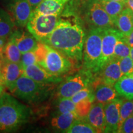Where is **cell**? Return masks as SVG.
<instances>
[{"label":"cell","instance_id":"cell-5","mask_svg":"<svg viewBox=\"0 0 133 133\" xmlns=\"http://www.w3.org/2000/svg\"><path fill=\"white\" fill-rule=\"evenodd\" d=\"M80 8H78L70 16H74L79 9L83 11V17L88 24L94 28H114L115 24L112 19L101 5L99 0H84Z\"/></svg>","mask_w":133,"mask_h":133},{"label":"cell","instance_id":"cell-13","mask_svg":"<svg viewBox=\"0 0 133 133\" xmlns=\"http://www.w3.org/2000/svg\"><path fill=\"white\" fill-rule=\"evenodd\" d=\"M24 74V70L20 63L5 61L0 72V81L8 89L12 86L17 79Z\"/></svg>","mask_w":133,"mask_h":133},{"label":"cell","instance_id":"cell-6","mask_svg":"<svg viewBox=\"0 0 133 133\" xmlns=\"http://www.w3.org/2000/svg\"><path fill=\"white\" fill-rule=\"evenodd\" d=\"M61 16L41 14L33 11L26 24V29L38 41H42L55 29Z\"/></svg>","mask_w":133,"mask_h":133},{"label":"cell","instance_id":"cell-10","mask_svg":"<svg viewBox=\"0 0 133 133\" xmlns=\"http://www.w3.org/2000/svg\"><path fill=\"white\" fill-rule=\"evenodd\" d=\"M10 15L17 26H26L33 9L28 0H12L8 6Z\"/></svg>","mask_w":133,"mask_h":133},{"label":"cell","instance_id":"cell-3","mask_svg":"<svg viewBox=\"0 0 133 133\" xmlns=\"http://www.w3.org/2000/svg\"><path fill=\"white\" fill-rule=\"evenodd\" d=\"M103 30L101 28H93L88 33L84 42L83 66L91 74L101 70Z\"/></svg>","mask_w":133,"mask_h":133},{"label":"cell","instance_id":"cell-18","mask_svg":"<svg viewBox=\"0 0 133 133\" xmlns=\"http://www.w3.org/2000/svg\"><path fill=\"white\" fill-rule=\"evenodd\" d=\"M115 25L124 36L129 35L133 30V11L126 8L123 10L115 22Z\"/></svg>","mask_w":133,"mask_h":133},{"label":"cell","instance_id":"cell-32","mask_svg":"<svg viewBox=\"0 0 133 133\" xmlns=\"http://www.w3.org/2000/svg\"><path fill=\"white\" fill-rule=\"evenodd\" d=\"M21 64L23 69L26 66L31 65L37 64V59L34 51H29V52L24 53L22 54Z\"/></svg>","mask_w":133,"mask_h":133},{"label":"cell","instance_id":"cell-40","mask_svg":"<svg viewBox=\"0 0 133 133\" xmlns=\"http://www.w3.org/2000/svg\"><path fill=\"white\" fill-rule=\"evenodd\" d=\"M4 60L3 59V57H0V72H1V69H2L3 64H4Z\"/></svg>","mask_w":133,"mask_h":133},{"label":"cell","instance_id":"cell-19","mask_svg":"<svg viewBox=\"0 0 133 133\" xmlns=\"http://www.w3.org/2000/svg\"><path fill=\"white\" fill-rule=\"evenodd\" d=\"M94 96L96 102L105 104L118 98L119 94L116 92L114 86L102 83L96 86Z\"/></svg>","mask_w":133,"mask_h":133},{"label":"cell","instance_id":"cell-24","mask_svg":"<svg viewBox=\"0 0 133 133\" xmlns=\"http://www.w3.org/2000/svg\"><path fill=\"white\" fill-rule=\"evenodd\" d=\"M99 1L115 24L116 18L124 9L125 3L112 0H99Z\"/></svg>","mask_w":133,"mask_h":133},{"label":"cell","instance_id":"cell-22","mask_svg":"<svg viewBox=\"0 0 133 133\" xmlns=\"http://www.w3.org/2000/svg\"><path fill=\"white\" fill-rule=\"evenodd\" d=\"M15 25L11 15L0 8V37L9 36L14 31Z\"/></svg>","mask_w":133,"mask_h":133},{"label":"cell","instance_id":"cell-28","mask_svg":"<svg viewBox=\"0 0 133 133\" xmlns=\"http://www.w3.org/2000/svg\"><path fill=\"white\" fill-rule=\"evenodd\" d=\"M57 114H65L71 112H75L76 104L71 101L70 98L59 97L57 105Z\"/></svg>","mask_w":133,"mask_h":133},{"label":"cell","instance_id":"cell-33","mask_svg":"<svg viewBox=\"0 0 133 133\" xmlns=\"http://www.w3.org/2000/svg\"><path fill=\"white\" fill-rule=\"evenodd\" d=\"M48 51V44L41 41H38L37 46L35 49L34 52L37 59V63L42 61L45 57Z\"/></svg>","mask_w":133,"mask_h":133},{"label":"cell","instance_id":"cell-7","mask_svg":"<svg viewBox=\"0 0 133 133\" xmlns=\"http://www.w3.org/2000/svg\"><path fill=\"white\" fill-rule=\"evenodd\" d=\"M38 64L49 74L57 76H61L66 74L73 67L71 60L48 44L45 57Z\"/></svg>","mask_w":133,"mask_h":133},{"label":"cell","instance_id":"cell-25","mask_svg":"<svg viewBox=\"0 0 133 133\" xmlns=\"http://www.w3.org/2000/svg\"><path fill=\"white\" fill-rule=\"evenodd\" d=\"M68 133H96L97 131L85 119L78 118L74 121Z\"/></svg>","mask_w":133,"mask_h":133},{"label":"cell","instance_id":"cell-27","mask_svg":"<svg viewBox=\"0 0 133 133\" xmlns=\"http://www.w3.org/2000/svg\"><path fill=\"white\" fill-rule=\"evenodd\" d=\"M94 100L92 98H88L76 104L75 112L79 118L84 119L90 111L92 102Z\"/></svg>","mask_w":133,"mask_h":133},{"label":"cell","instance_id":"cell-23","mask_svg":"<svg viewBox=\"0 0 133 133\" xmlns=\"http://www.w3.org/2000/svg\"><path fill=\"white\" fill-rule=\"evenodd\" d=\"M22 53L14 41L8 38L7 43L4 46L3 52V59L11 62L20 63L21 61Z\"/></svg>","mask_w":133,"mask_h":133},{"label":"cell","instance_id":"cell-11","mask_svg":"<svg viewBox=\"0 0 133 133\" xmlns=\"http://www.w3.org/2000/svg\"><path fill=\"white\" fill-rule=\"evenodd\" d=\"M123 102L121 99H115L104 104L105 128L104 132H118L120 107Z\"/></svg>","mask_w":133,"mask_h":133},{"label":"cell","instance_id":"cell-42","mask_svg":"<svg viewBox=\"0 0 133 133\" xmlns=\"http://www.w3.org/2000/svg\"><path fill=\"white\" fill-rule=\"evenodd\" d=\"M0 57H3V55L1 54H0Z\"/></svg>","mask_w":133,"mask_h":133},{"label":"cell","instance_id":"cell-41","mask_svg":"<svg viewBox=\"0 0 133 133\" xmlns=\"http://www.w3.org/2000/svg\"><path fill=\"white\" fill-rule=\"evenodd\" d=\"M112 1H119V2H121V3H126V1L127 0H112Z\"/></svg>","mask_w":133,"mask_h":133},{"label":"cell","instance_id":"cell-14","mask_svg":"<svg viewBox=\"0 0 133 133\" xmlns=\"http://www.w3.org/2000/svg\"><path fill=\"white\" fill-rule=\"evenodd\" d=\"M9 38L14 41L22 54L34 51L37 46L38 40L30 32L17 30Z\"/></svg>","mask_w":133,"mask_h":133},{"label":"cell","instance_id":"cell-35","mask_svg":"<svg viewBox=\"0 0 133 133\" xmlns=\"http://www.w3.org/2000/svg\"><path fill=\"white\" fill-rule=\"evenodd\" d=\"M124 39L126 41V43L128 44V45L130 46L131 48L133 47V30L131 31V33L129 35L124 36Z\"/></svg>","mask_w":133,"mask_h":133},{"label":"cell","instance_id":"cell-26","mask_svg":"<svg viewBox=\"0 0 133 133\" xmlns=\"http://www.w3.org/2000/svg\"><path fill=\"white\" fill-rule=\"evenodd\" d=\"M130 50L131 47L126 43L124 35L121 36L116 43L114 59L119 60L126 56H130Z\"/></svg>","mask_w":133,"mask_h":133},{"label":"cell","instance_id":"cell-21","mask_svg":"<svg viewBox=\"0 0 133 133\" xmlns=\"http://www.w3.org/2000/svg\"><path fill=\"white\" fill-rule=\"evenodd\" d=\"M116 92L127 100H133V74L123 75L114 84Z\"/></svg>","mask_w":133,"mask_h":133},{"label":"cell","instance_id":"cell-36","mask_svg":"<svg viewBox=\"0 0 133 133\" xmlns=\"http://www.w3.org/2000/svg\"><path fill=\"white\" fill-rule=\"evenodd\" d=\"M8 39L7 38L4 37H0V54L3 55V50H4V46L8 42Z\"/></svg>","mask_w":133,"mask_h":133},{"label":"cell","instance_id":"cell-8","mask_svg":"<svg viewBox=\"0 0 133 133\" xmlns=\"http://www.w3.org/2000/svg\"><path fill=\"white\" fill-rule=\"evenodd\" d=\"M92 74L84 70L67 78L60 84L57 89L59 97L71 98L83 88L88 87Z\"/></svg>","mask_w":133,"mask_h":133},{"label":"cell","instance_id":"cell-31","mask_svg":"<svg viewBox=\"0 0 133 133\" xmlns=\"http://www.w3.org/2000/svg\"><path fill=\"white\" fill-rule=\"evenodd\" d=\"M119 62L123 75L133 74V61L130 56L119 59Z\"/></svg>","mask_w":133,"mask_h":133},{"label":"cell","instance_id":"cell-17","mask_svg":"<svg viewBox=\"0 0 133 133\" xmlns=\"http://www.w3.org/2000/svg\"><path fill=\"white\" fill-rule=\"evenodd\" d=\"M69 1L70 0H43L34 11L41 14L61 15Z\"/></svg>","mask_w":133,"mask_h":133},{"label":"cell","instance_id":"cell-37","mask_svg":"<svg viewBox=\"0 0 133 133\" xmlns=\"http://www.w3.org/2000/svg\"><path fill=\"white\" fill-rule=\"evenodd\" d=\"M31 6L32 7L33 11L38 7V5L42 2L43 0H28Z\"/></svg>","mask_w":133,"mask_h":133},{"label":"cell","instance_id":"cell-9","mask_svg":"<svg viewBox=\"0 0 133 133\" xmlns=\"http://www.w3.org/2000/svg\"><path fill=\"white\" fill-rule=\"evenodd\" d=\"M123 36V33H121L118 30L114 28H107L103 30L101 71H102L108 63L114 59V50L116 43Z\"/></svg>","mask_w":133,"mask_h":133},{"label":"cell","instance_id":"cell-1","mask_svg":"<svg viewBox=\"0 0 133 133\" xmlns=\"http://www.w3.org/2000/svg\"><path fill=\"white\" fill-rule=\"evenodd\" d=\"M64 17L62 18L61 16L55 29L41 42L57 49L71 61L79 62L83 56L85 33L79 18Z\"/></svg>","mask_w":133,"mask_h":133},{"label":"cell","instance_id":"cell-12","mask_svg":"<svg viewBox=\"0 0 133 133\" xmlns=\"http://www.w3.org/2000/svg\"><path fill=\"white\" fill-rule=\"evenodd\" d=\"M23 70L25 75L38 83L50 84L62 81L61 76H55L49 74L38 63L26 66Z\"/></svg>","mask_w":133,"mask_h":133},{"label":"cell","instance_id":"cell-16","mask_svg":"<svg viewBox=\"0 0 133 133\" xmlns=\"http://www.w3.org/2000/svg\"><path fill=\"white\" fill-rule=\"evenodd\" d=\"M102 71V83L107 85L114 86V84L123 76L119 67V60L118 59H114L108 63Z\"/></svg>","mask_w":133,"mask_h":133},{"label":"cell","instance_id":"cell-15","mask_svg":"<svg viewBox=\"0 0 133 133\" xmlns=\"http://www.w3.org/2000/svg\"><path fill=\"white\" fill-rule=\"evenodd\" d=\"M84 119L94 128L97 132H104L105 128L104 104L100 102L92 104Z\"/></svg>","mask_w":133,"mask_h":133},{"label":"cell","instance_id":"cell-20","mask_svg":"<svg viewBox=\"0 0 133 133\" xmlns=\"http://www.w3.org/2000/svg\"><path fill=\"white\" fill-rule=\"evenodd\" d=\"M79 118L75 112L57 114L51 121V126L55 129L66 132L75 119Z\"/></svg>","mask_w":133,"mask_h":133},{"label":"cell","instance_id":"cell-39","mask_svg":"<svg viewBox=\"0 0 133 133\" xmlns=\"http://www.w3.org/2000/svg\"><path fill=\"white\" fill-rule=\"evenodd\" d=\"M4 84L0 81V97L2 96L3 93H4L3 92H4Z\"/></svg>","mask_w":133,"mask_h":133},{"label":"cell","instance_id":"cell-4","mask_svg":"<svg viewBox=\"0 0 133 133\" xmlns=\"http://www.w3.org/2000/svg\"><path fill=\"white\" fill-rule=\"evenodd\" d=\"M48 85L49 84L38 83L23 74L9 90L17 97L26 102L33 103L41 101L47 96Z\"/></svg>","mask_w":133,"mask_h":133},{"label":"cell","instance_id":"cell-34","mask_svg":"<svg viewBox=\"0 0 133 133\" xmlns=\"http://www.w3.org/2000/svg\"><path fill=\"white\" fill-rule=\"evenodd\" d=\"M118 132L132 133L133 132V115L128 118L123 123L119 128Z\"/></svg>","mask_w":133,"mask_h":133},{"label":"cell","instance_id":"cell-2","mask_svg":"<svg viewBox=\"0 0 133 133\" xmlns=\"http://www.w3.org/2000/svg\"><path fill=\"white\" fill-rule=\"evenodd\" d=\"M30 111L26 106L7 92L0 97V131L17 130L29 120Z\"/></svg>","mask_w":133,"mask_h":133},{"label":"cell","instance_id":"cell-29","mask_svg":"<svg viewBox=\"0 0 133 133\" xmlns=\"http://www.w3.org/2000/svg\"><path fill=\"white\" fill-rule=\"evenodd\" d=\"M133 114V100H127L123 101L120 107V115H119V122L118 130L123 124V123L128 118Z\"/></svg>","mask_w":133,"mask_h":133},{"label":"cell","instance_id":"cell-38","mask_svg":"<svg viewBox=\"0 0 133 133\" xmlns=\"http://www.w3.org/2000/svg\"><path fill=\"white\" fill-rule=\"evenodd\" d=\"M126 5H127L128 8H130L133 11V0H127Z\"/></svg>","mask_w":133,"mask_h":133},{"label":"cell","instance_id":"cell-30","mask_svg":"<svg viewBox=\"0 0 133 133\" xmlns=\"http://www.w3.org/2000/svg\"><path fill=\"white\" fill-rule=\"evenodd\" d=\"M88 98H92L94 100V92H92L90 88L86 87L76 92L70 99L75 104H76V103L80 102L83 100L88 99Z\"/></svg>","mask_w":133,"mask_h":133},{"label":"cell","instance_id":"cell-44","mask_svg":"<svg viewBox=\"0 0 133 133\" xmlns=\"http://www.w3.org/2000/svg\"><path fill=\"white\" fill-rule=\"evenodd\" d=\"M132 115H133V114H132Z\"/></svg>","mask_w":133,"mask_h":133},{"label":"cell","instance_id":"cell-43","mask_svg":"<svg viewBox=\"0 0 133 133\" xmlns=\"http://www.w3.org/2000/svg\"><path fill=\"white\" fill-rule=\"evenodd\" d=\"M1 83H2V82H1Z\"/></svg>","mask_w":133,"mask_h":133}]
</instances>
